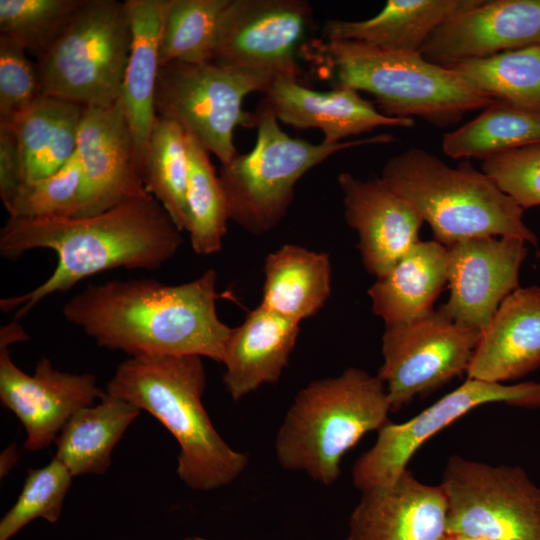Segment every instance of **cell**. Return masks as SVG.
<instances>
[{"label":"cell","mask_w":540,"mask_h":540,"mask_svg":"<svg viewBox=\"0 0 540 540\" xmlns=\"http://www.w3.org/2000/svg\"><path fill=\"white\" fill-rule=\"evenodd\" d=\"M182 244V232L150 194L85 217H9L0 231L1 256L15 259L33 249H50L57 265L33 290L1 299L0 309L16 310L19 320L42 299L95 274L118 268L157 270Z\"/></svg>","instance_id":"cell-1"},{"label":"cell","mask_w":540,"mask_h":540,"mask_svg":"<svg viewBox=\"0 0 540 540\" xmlns=\"http://www.w3.org/2000/svg\"><path fill=\"white\" fill-rule=\"evenodd\" d=\"M217 274L182 284L151 279L92 284L71 297L64 318L99 347L130 357L197 355L223 361L232 328L217 314Z\"/></svg>","instance_id":"cell-2"},{"label":"cell","mask_w":540,"mask_h":540,"mask_svg":"<svg viewBox=\"0 0 540 540\" xmlns=\"http://www.w3.org/2000/svg\"><path fill=\"white\" fill-rule=\"evenodd\" d=\"M206 374L197 355L130 357L116 368L106 393L156 418L179 445L177 474L195 491L234 482L248 456L219 435L202 403Z\"/></svg>","instance_id":"cell-3"},{"label":"cell","mask_w":540,"mask_h":540,"mask_svg":"<svg viewBox=\"0 0 540 540\" xmlns=\"http://www.w3.org/2000/svg\"><path fill=\"white\" fill-rule=\"evenodd\" d=\"M300 57L334 87L371 94L383 114L390 117L415 116L443 128L495 100L420 52L322 37L306 41Z\"/></svg>","instance_id":"cell-4"},{"label":"cell","mask_w":540,"mask_h":540,"mask_svg":"<svg viewBox=\"0 0 540 540\" xmlns=\"http://www.w3.org/2000/svg\"><path fill=\"white\" fill-rule=\"evenodd\" d=\"M390 411L385 384L362 369L312 381L297 393L277 431L276 459L283 469L330 486L345 454L389 422Z\"/></svg>","instance_id":"cell-5"},{"label":"cell","mask_w":540,"mask_h":540,"mask_svg":"<svg viewBox=\"0 0 540 540\" xmlns=\"http://www.w3.org/2000/svg\"><path fill=\"white\" fill-rule=\"evenodd\" d=\"M382 180L427 222L446 247L473 237H515L537 244L523 221L524 209L468 161L450 167L412 147L391 157Z\"/></svg>","instance_id":"cell-6"},{"label":"cell","mask_w":540,"mask_h":540,"mask_svg":"<svg viewBox=\"0 0 540 540\" xmlns=\"http://www.w3.org/2000/svg\"><path fill=\"white\" fill-rule=\"evenodd\" d=\"M256 115L255 146L222 165L219 174L230 220L254 235L270 231L283 219L296 183L313 167L339 151L395 139L390 134H378L336 144H313L286 134L262 102Z\"/></svg>","instance_id":"cell-7"},{"label":"cell","mask_w":540,"mask_h":540,"mask_svg":"<svg viewBox=\"0 0 540 540\" xmlns=\"http://www.w3.org/2000/svg\"><path fill=\"white\" fill-rule=\"evenodd\" d=\"M131 40L125 1L84 0L55 44L37 62L42 95L85 107L116 103Z\"/></svg>","instance_id":"cell-8"},{"label":"cell","mask_w":540,"mask_h":540,"mask_svg":"<svg viewBox=\"0 0 540 540\" xmlns=\"http://www.w3.org/2000/svg\"><path fill=\"white\" fill-rule=\"evenodd\" d=\"M271 82L214 63L170 62L160 66L154 106L157 117L178 124L221 165L238 153L235 128L257 126L256 113L243 110L244 98L264 92Z\"/></svg>","instance_id":"cell-9"},{"label":"cell","mask_w":540,"mask_h":540,"mask_svg":"<svg viewBox=\"0 0 540 540\" xmlns=\"http://www.w3.org/2000/svg\"><path fill=\"white\" fill-rule=\"evenodd\" d=\"M447 533L485 540H540V486L517 465L451 456L442 481Z\"/></svg>","instance_id":"cell-10"},{"label":"cell","mask_w":540,"mask_h":540,"mask_svg":"<svg viewBox=\"0 0 540 540\" xmlns=\"http://www.w3.org/2000/svg\"><path fill=\"white\" fill-rule=\"evenodd\" d=\"M312 20L304 0H230L220 18L211 63L269 82L298 79L297 58Z\"/></svg>","instance_id":"cell-11"},{"label":"cell","mask_w":540,"mask_h":540,"mask_svg":"<svg viewBox=\"0 0 540 540\" xmlns=\"http://www.w3.org/2000/svg\"><path fill=\"white\" fill-rule=\"evenodd\" d=\"M481 332L460 326L439 310L406 324L385 326L378 377L391 411L467 373Z\"/></svg>","instance_id":"cell-12"},{"label":"cell","mask_w":540,"mask_h":540,"mask_svg":"<svg viewBox=\"0 0 540 540\" xmlns=\"http://www.w3.org/2000/svg\"><path fill=\"white\" fill-rule=\"evenodd\" d=\"M489 403L539 409L540 382L504 384L467 378L419 414L402 423L387 422L374 445L355 462L352 478L361 492L393 483L419 447L472 409Z\"/></svg>","instance_id":"cell-13"},{"label":"cell","mask_w":540,"mask_h":540,"mask_svg":"<svg viewBox=\"0 0 540 540\" xmlns=\"http://www.w3.org/2000/svg\"><path fill=\"white\" fill-rule=\"evenodd\" d=\"M527 242L473 237L448 246V301L438 309L456 324L482 332L502 301L519 288Z\"/></svg>","instance_id":"cell-14"},{"label":"cell","mask_w":540,"mask_h":540,"mask_svg":"<svg viewBox=\"0 0 540 540\" xmlns=\"http://www.w3.org/2000/svg\"><path fill=\"white\" fill-rule=\"evenodd\" d=\"M104 395L91 373L63 372L42 357L30 375L0 348V401L24 426L26 450L47 448L77 411Z\"/></svg>","instance_id":"cell-15"},{"label":"cell","mask_w":540,"mask_h":540,"mask_svg":"<svg viewBox=\"0 0 540 540\" xmlns=\"http://www.w3.org/2000/svg\"><path fill=\"white\" fill-rule=\"evenodd\" d=\"M76 153L83 172L78 217L99 214L149 194L137 169L130 129L119 100L105 107H85Z\"/></svg>","instance_id":"cell-16"},{"label":"cell","mask_w":540,"mask_h":540,"mask_svg":"<svg viewBox=\"0 0 540 540\" xmlns=\"http://www.w3.org/2000/svg\"><path fill=\"white\" fill-rule=\"evenodd\" d=\"M528 46H540V0H482L437 27L419 52L451 67Z\"/></svg>","instance_id":"cell-17"},{"label":"cell","mask_w":540,"mask_h":540,"mask_svg":"<svg viewBox=\"0 0 540 540\" xmlns=\"http://www.w3.org/2000/svg\"><path fill=\"white\" fill-rule=\"evenodd\" d=\"M338 184L345 220L358 233L364 267L381 278L419 241L424 221L381 177L362 180L342 172Z\"/></svg>","instance_id":"cell-18"},{"label":"cell","mask_w":540,"mask_h":540,"mask_svg":"<svg viewBox=\"0 0 540 540\" xmlns=\"http://www.w3.org/2000/svg\"><path fill=\"white\" fill-rule=\"evenodd\" d=\"M446 534L441 486L422 483L405 470L393 483L362 492L346 540H442Z\"/></svg>","instance_id":"cell-19"},{"label":"cell","mask_w":540,"mask_h":540,"mask_svg":"<svg viewBox=\"0 0 540 540\" xmlns=\"http://www.w3.org/2000/svg\"><path fill=\"white\" fill-rule=\"evenodd\" d=\"M263 94L262 103L278 121L298 129H318L327 144L379 127L414 126L413 118L387 116L350 88L318 91L301 85L297 79L278 78Z\"/></svg>","instance_id":"cell-20"},{"label":"cell","mask_w":540,"mask_h":540,"mask_svg":"<svg viewBox=\"0 0 540 540\" xmlns=\"http://www.w3.org/2000/svg\"><path fill=\"white\" fill-rule=\"evenodd\" d=\"M540 366V286L519 287L500 304L481 336L467 378L503 383Z\"/></svg>","instance_id":"cell-21"},{"label":"cell","mask_w":540,"mask_h":540,"mask_svg":"<svg viewBox=\"0 0 540 540\" xmlns=\"http://www.w3.org/2000/svg\"><path fill=\"white\" fill-rule=\"evenodd\" d=\"M298 323L259 305L232 328L222 363L223 382L234 401L279 380L299 334Z\"/></svg>","instance_id":"cell-22"},{"label":"cell","mask_w":540,"mask_h":540,"mask_svg":"<svg viewBox=\"0 0 540 540\" xmlns=\"http://www.w3.org/2000/svg\"><path fill=\"white\" fill-rule=\"evenodd\" d=\"M168 4L169 0H125L132 40L119 101L130 129L139 175L157 118L154 99L159 46Z\"/></svg>","instance_id":"cell-23"},{"label":"cell","mask_w":540,"mask_h":540,"mask_svg":"<svg viewBox=\"0 0 540 540\" xmlns=\"http://www.w3.org/2000/svg\"><path fill=\"white\" fill-rule=\"evenodd\" d=\"M448 248L436 240L416 242L368 289L373 313L385 326L413 322L430 312L448 277Z\"/></svg>","instance_id":"cell-24"},{"label":"cell","mask_w":540,"mask_h":540,"mask_svg":"<svg viewBox=\"0 0 540 540\" xmlns=\"http://www.w3.org/2000/svg\"><path fill=\"white\" fill-rule=\"evenodd\" d=\"M482 0H388L374 17L329 19L323 38L354 41L387 50L419 52L432 32L446 20Z\"/></svg>","instance_id":"cell-25"},{"label":"cell","mask_w":540,"mask_h":540,"mask_svg":"<svg viewBox=\"0 0 540 540\" xmlns=\"http://www.w3.org/2000/svg\"><path fill=\"white\" fill-rule=\"evenodd\" d=\"M84 109L72 101L41 95L9 124L19 145L24 183L55 173L75 155Z\"/></svg>","instance_id":"cell-26"},{"label":"cell","mask_w":540,"mask_h":540,"mask_svg":"<svg viewBox=\"0 0 540 540\" xmlns=\"http://www.w3.org/2000/svg\"><path fill=\"white\" fill-rule=\"evenodd\" d=\"M260 305L300 324L316 314L331 294V264L326 253L285 244L267 255Z\"/></svg>","instance_id":"cell-27"},{"label":"cell","mask_w":540,"mask_h":540,"mask_svg":"<svg viewBox=\"0 0 540 540\" xmlns=\"http://www.w3.org/2000/svg\"><path fill=\"white\" fill-rule=\"evenodd\" d=\"M141 410L106 393L100 402L77 411L60 431L55 458L75 476L104 474L111 454Z\"/></svg>","instance_id":"cell-28"},{"label":"cell","mask_w":540,"mask_h":540,"mask_svg":"<svg viewBox=\"0 0 540 540\" xmlns=\"http://www.w3.org/2000/svg\"><path fill=\"white\" fill-rule=\"evenodd\" d=\"M540 143V112L494 100L474 119L446 133L442 150L453 159H486Z\"/></svg>","instance_id":"cell-29"},{"label":"cell","mask_w":540,"mask_h":540,"mask_svg":"<svg viewBox=\"0 0 540 540\" xmlns=\"http://www.w3.org/2000/svg\"><path fill=\"white\" fill-rule=\"evenodd\" d=\"M189 175L188 134L178 124L157 117L140 165V178L181 232H187L189 225Z\"/></svg>","instance_id":"cell-30"},{"label":"cell","mask_w":540,"mask_h":540,"mask_svg":"<svg viewBox=\"0 0 540 540\" xmlns=\"http://www.w3.org/2000/svg\"><path fill=\"white\" fill-rule=\"evenodd\" d=\"M448 68L493 99L540 112V46L468 59Z\"/></svg>","instance_id":"cell-31"},{"label":"cell","mask_w":540,"mask_h":540,"mask_svg":"<svg viewBox=\"0 0 540 540\" xmlns=\"http://www.w3.org/2000/svg\"><path fill=\"white\" fill-rule=\"evenodd\" d=\"M230 0H169L160 36V66L211 63L221 15Z\"/></svg>","instance_id":"cell-32"},{"label":"cell","mask_w":540,"mask_h":540,"mask_svg":"<svg viewBox=\"0 0 540 540\" xmlns=\"http://www.w3.org/2000/svg\"><path fill=\"white\" fill-rule=\"evenodd\" d=\"M190 175L187 189V233L195 253L211 255L222 249L230 220L226 198L209 152L188 135Z\"/></svg>","instance_id":"cell-33"},{"label":"cell","mask_w":540,"mask_h":540,"mask_svg":"<svg viewBox=\"0 0 540 540\" xmlns=\"http://www.w3.org/2000/svg\"><path fill=\"white\" fill-rule=\"evenodd\" d=\"M84 0H0V36L41 60Z\"/></svg>","instance_id":"cell-34"},{"label":"cell","mask_w":540,"mask_h":540,"mask_svg":"<svg viewBox=\"0 0 540 540\" xmlns=\"http://www.w3.org/2000/svg\"><path fill=\"white\" fill-rule=\"evenodd\" d=\"M73 475L55 457L44 467L29 469L22 490L0 521V540H10L37 518L56 523Z\"/></svg>","instance_id":"cell-35"},{"label":"cell","mask_w":540,"mask_h":540,"mask_svg":"<svg viewBox=\"0 0 540 540\" xmlns=\"http://www.w3.org/2000/svg\"><path fill=\"white\" fill-rule=\"evenodd\" d=\"M83 172L77 153L58 171L24 183L7 211L13 218L78 217Z\"/></svg>","instance_id":"cell-36"},{"label":"cell","mask_w":540,"mask_h":540,"mask_svg":"<svg viewBox=\"0 0 540 540\" xmlns=\"http://www.w3.org/2000/svg\"><path fill=\"white\" fill-rule=\"evenodd\" d=\"M41 95L38 63L17 42L0 36V122L12 123Z\"/></svg>","instance_id":"cell-37"},{"label":"cell","mask_w":540,"mask_h":540,"mask_svg":"<svg viewBox=\"0 0 540 540\" xmlns=\"http://www.w3.org/2000/svg\"><path fill=\"white\" fill-rule=\"evenodd\" d=\"M482 171L524 210L540 206V143L488 157Z\"/></svg>","instance_id":"cell-38"},{"label":"cell","mask_w":540,"mask_h":540,"mask_svg":"<svg viewBox=\"0 0 540 540\" xmlns=\"http://www.w3.org/2000/svg\"><path fill=\"white\" fill-rule=\"evenodd\" d=\"M24 184L19 145L13 129L0 122V196L8 211Z\"/></svg>","instance_id":"cell-39"},{"label":"cell","mask_w":540,"mask_h":540,"mask_svg":"<svg viewBox=\"0 0 540 540\" xmlns=\"http://www.w3.org/2000/svg\"><path fill=\"white\" fill-rule=\"evenodd\" d=\"M28 339L25 331L16 322H12L0 331V348H8L16 342L25 341Z\"/></svg>","instance_id":"cell-40"},{"label":"cell","mask_w":540,"mask_h":540,"mask_svg":"<svg viewBox=\"0 0 540 540\" xmlns=\"http://www.w3.org/2000/svg\"><path fill=\"white\" fill-rule=\"evenodd\" d=\"M19 455L15 443L7 446L0 454V477H5L17 464Z\"/></svg>","instance_id":"cell-41"},{"label":"cell","mask_w":540,"mask_h":540,"mask_svg":"<svg viewBox=\"0 0 540 540\" xmlns=\"http://www.w3.org/2000/svg\"><path fill=\"white\" fill-rule=\"evenodd\" d=\"M442 540H485L482 538L470 537L459 534H446Z\"/></svg>","instance_id":"cell-42"},{"label":"cell","mask_w":540,"mask_h":540,"mask_svg":"<svg viewBox=\"0 0 540 540\" xmlns=\"http://www.w3.org/2000/svg\"><path fill=\"white\" fill-rule=\"evenodd\" d=\"M182 540H211V539H207V538H203L199 536H189V537L183 538Z\"/></svg>","instance_id":"cell-43"}]
</instances>
